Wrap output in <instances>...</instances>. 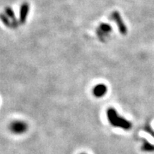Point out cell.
Returning a JSON list of instances; mask_svg holds the SVG:
<instances>
[{"instance_id":"obj_1","label":"cell","mask_w":154,"mask_h":154,"mask_svg":"<svg viewBox=\"0 0 154 154\" xmlns=\"http://www.w3.org/2000/svg\"><path fill=\"white\" fill-rule=\"evenodd\" d=\"M106 115L108 121L113 127L120 128L125 130H129L132 127L131 122L125 119L124 117H120L114 108H109L106 111Z\"/></svg>"},{"instance_id":"obj_2","label":"cell","mask_w":154,"mask_h":154,"mask_svg":"<svg viewBox=\"0 0 154 154\" xmlns=\"http://www.w3.org/2000/svg\"><path fill=\"white\" fill-rule=\"evenodd\" d=\"M111 19L117 23L120 33H121V35H126L128 32L127 27L125 25V22H124L123 19L121 17V14H120L117 11H113L111 14Z\"/></svg>"},{"instance_id":"obj_3","label":"cell","mask_w":154,"mask_h":154,"mask_svg":"<svg viewBox=\"0 0 154 154\" xmlns=\"http://www.w3.org/2000/svg\"><path fill=\"white\" fill-rule=\"evenodd\" d=\"M10 128L13 133L20 135V134H23L27 131V125L24 121H15L12 122Z\"/></svg>"},{"instance_id":"obj_4","label":"cell","mask_w":154,"mask_h":154,"mask_svg":"<svg viewBox=\"0 0 154 154\" xmlns=\"http://www.w3.org/2000/svg\"><path fill=\"white\" fill-rule=\"evenodd\" d=\"M30 6L27 2H23L20 6V23H24L27 20V15L29 14Z\"/></svg>"},{"instance_id":"obj_5","label":"cell","mask_w":154,"mask_h":154,"mask_svg":"<svg viewBox=\"0 0 154 154\" xmlns=\"http://www.w3.org/2000/svg\"><path fill=\"white\" fill-rule=\"evenodd\" d=\"M93 95L96 98H101L106 95L107 92V87L104 84L96 85L92 90Z\"/></svg>"},{"instance_id":"obj_6","label":"cell","mask_w":154,"mask_h":154,"mask_svg":"<svg viewBox=\"0 0 154 154\" xmlns=\"http://www.w3.org/2000/svg\"><path fill=\"white\" fill-rule=\"evenodd\" d=\"M102 33H103L104 35H107V34H109L112 31V27L111 26L108 24V23H100V27L99 29Z\"/></svg>"},{"instance_id":"obj_7","label":"cell","mask_w":154,"mask_h":154,"mask_svg":"<svg viewBox=\"0 0 154 154\" xmlns=\"http://www.w3.org/2000/svg\"><path fill=\"white\" fill-rule=\"evenodd\" d=\"M6 12L7 14L8 17H10V20H12V22H13V25H14V27H17V21L15 18V15H14V13L13 11L11 8H6Z\"/></svg>"},{"instance_id":"obj_8","label":"cell","mask_w":154,"mask_h":154,"mask_svg":"<svg viewBox=\"0 0 154 154\" xmlns=\"http://www.w3.org/2000/svg\"><path fill=\"white\" fill-rule=\"evenodd\" d=\"M142 149L143 151H147V152H150V151H154V145L150 144V143L147 142L146 140H143V144L142 146Z\"/></svg>"},{"instance_id":"obj_9","label":"cell","mask_w":154,"mask_h":154,"mask_svg":"<svg viewBox=\"0 0 154 154\" xmlns=\"http://www.w3.org/2000/svg\"><path fill=\"white\" fill-rule=\"evenodd\" d=\"M0 19H1V20L3 22V23L6 26H7V27H14V25H13L12 21H10V18H8L6 16L3 15V14H1V15H0Z\"/></svg>"},{"instance_id":"obj_10","label":"cell","mask_w":154,"mask_h":154,"mask_svg":"<svg viewBox=\"0 0 154 154\" xmlns=\"http://www.w3.org/2000/svg\"><path fill=\"white\" fill-rule=\"evenodd\" d=\"M145 131H146V132L149 133V134H150V135H152V136L154 137V131H152V129H151V128L149 127V126H148V125H147V126H146V127H145Z\"/></svg>"},{"instance_id":"obj_11","label":"cell","mask_w":154,"mask_h":154,"mask_svg":"<svg viewBox=\"0 0 154 154\" xmlns=\"http://www.w3.org/2000/svg\"><path fill=\"white\" fill-rule=\"evenodd\" d=\"M82 154H85V153H82Z\"/></svg>"}]
</instances>
